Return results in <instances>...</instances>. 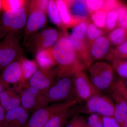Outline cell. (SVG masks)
<instances>
[{
  "label": "cell",
  "mask_w": 127,
  "mask_h": 127,
  "mask_svg": "<svg viewBox=\"0 0 127 127\" xmlns=\"http://www.w3.org/2000/svg\"><path fill=\"white\" fill-rule=\"evenodd\" d=\"M2 9V0H0V13Z\"/></svg>",
  "instance_id": "cell-42"
},
{
  "label": "cell",
  "mask_w": 127,
  "mask_h": 127,
  "mask_svg": "<svg viewBox=\"0 0 127 127\" xmlns=\"http://www.w3.org/2000/svg\"><path fill=\"white\" fill-rule=\"evenodd\" d=\"M90 80L100 92L113 88L114 70L112 66L103 62H96L89 67Z\"/></svg>",
  "instance_id": "cell-4"
},
{
  "label": "cell",
  "mask_w": 127,
  "mask_h": 127,
  "mask_svg": "<svg viewBox=\"0 0 127 127\" xmlns=\"http://www.w3.org/2000/svg\"><path fill=\"white\" fill-rule=\"evenodd\" d=\"M55 1L64 25L67 28L75 27V24L69 14L65 1L64 0H55Z\"/></svg>",
  "instance_id": "cell-23"
},
{
  "label": "cell",
  "mask_w": 127,
  "mask_h": 127,
  "mask_svg": "<svg viewBox=\"0 0 127 127\" xmlns=\"http://www.w3.org/2000/svg\"><path fill=\"white\" fill-rule=\"evenodd\" d=\"M23 55L16 33L10 32L0 41V70L12 62L20 60Z\"/></svg>",
  "instance_id": "cell-7"
},
{
  "label": "cell",
  "mask_w": 127,
  "mask_h": 127,
  "mask_svg": "<svg viewBox=\"0 0 127 127\" xmlns=\"http://www.w3.org/2000/svg\"><path fill=\"white\" fill-rule=\"evenodd\" d=\"M103 127H121L113 117H102Z\"/></svg>",
  "instance_id": "cell-37"
},
{
  "label": "cell",
  "mask_w": 127,
  "mask_h": 127,
  "mask_svg": "<svg viewBox=\"0 0 127 127\" xmlns=\"http://www.w3.org/2000/svg\"><path fill=\"white\" fill-rule=\"evenodd\" d=\"M107 37L113 46L117 47L127 40V30L116 28L109 32Z\"/></svg>",
  "instance_id": "cell-22"
},
{
  "label": "cell",
  "mask_w": 127,
  "mask_h": 127,
  "mask_svg": "<svg viewBox=\"0 0 127 127\" xmlns=\"http://www.w3.org/2000/svg\"><path fill=\"white\" fill-rule=\"evenodd\" d=\"M108 12L102 9L91 14V20L97 27L104 29L105 22Z\"/></svg>",
  "instance_id": "cell-28"
},
{
  "label": "cell",
  "mask_w": 127,
  "mask_h": 127,
  "mask_svg": "<svg viewBox=\"0 0 127 127\" xmlns=\"http://www.w3.org/2000/svg\"><path fill=\"white\" fill-rule=\"evenodd\" d=\"M81 102L78 100H75L55 103L37 109L33 112L26 127H43L53 116L64 109Z\"/></svg>",
  "instance_id": "cell-6"
},
{
  "label": "cell",
  "mask_w": 127,
  "mask_h": 127,
  "mask_svg": "<svg viewBox=\"0 0 127 127\" xmlns=\"http://www.w3.org/2000/svg\"><path fill=\"white\" fill-rule=\"evenodd\" d=\"M114 104L113 100L101 94L95 95L82 106L78 114H97L102 117H113Z\"/></svg>",
  "instance_id": "cell-8"
},
{
  "label": "cell",
  "mask_w": 127,
  "mask_h": 127,
  "mask_svg": "<svg viewBox=\"0 0 127 127\" xmlns=\"http://www.w3.org/2000/svg\"><path fill=\"white\" fill-rule=\"evenodd\" d=\"M104 1L103 0H86V5L91 14L102 9Z\"/></svg>",
  "instance_id": "cell-34"
},
{
  "label": "cell",
  "mask_w": 127,
  "mask_h": 127,
  "mask_svg": "<svg viewBox=\"0 0 127 127\" xmlns=\"http://www.w3.org/2000/svg\"><path fill=\"white\" fill-rule=\"evenodd\" d=\"M94 127H103V124L102 119V120L100 121Z\"/></svg>",
  "instance_id": "cell-40"
},
{
  "label": "cell",
  "mask_w": 127,
  "mask_h": 127,
  "mask_svg": "<svg viewBox=\"0 0 127 127\" xmlns=\"http://www.w3.org/2000/svg\"><path fill=\"white\" fill-rule=\"evenodd\" d=\"M47 14L51 21L57 25L59 29L65 27L62 22L55 0H49Z\"/></svg>",
  "instance_id": "cell-26"
},
{
  "label": "cell",
  "mask_w": 127,
  "mask_h": 127,
  "mask_svg": "<svg viewBox=\"0 0 127 127\" xmlns=\"http://www.w3.org/2000/svg\"><path fill=\"white\" fill-rule=\"evenodd\" d=\"M47 22V14L37 8L32 0L30 1L29 14L25 26L23 43L28 37L45 26Z\"/></svg>",
  "instance_id": "cell-12"
},
{
  "label": "cell",
  "mask_w": 127,
  "mask_h": 127,
  "mask_svg": "<svg viewBox=\"0 0 127 127\" xmlns=\"http://www.w3.org/2000/svg\"><path fill=\"white\" fill-rule=\"evenodd\" d=\"M59 30L60 36L52 47L57 77H73L86 67L69 39L67 28Z\"/></svg>",
  "instance_id": "cell-1"
},
{
  "label": "cell",
  "mask_w": 127,
  "mask_h": 127,
  "mask_svg": "<svg viewBox=\"0 0 127 127\" xmlns=\"http://www.w3.org/2000/svg\"><path fill=\"white\" fill-rule=\"evenodd\" d=\"M114 49L107 37L103 36L98 38L89 48L87 68H89L96 60L106 59L112 61Z\"/></svg>",
  "instance_id": "cell-10"
},
{
  "label": "cell",
  "mask_w": 127,
  "mask_h": 127,
  "mask_svg": "<svg viewBox=\"0 0 127 127\" xmlns=\"http://www.w3.org/2000/svg\"><path fill=\"white\" fill-rule=\"evenodd\" d=\"M32 1L37 8L47 14L49 0H32Z\"/></svg>",
  "instance_id": "cell-38"
},
{
  "label": "cell",
  "mask_w": 127,
  "mask_h": 127,
  "mask_svg": "<svg viewBox=\"0 0 127 127\" xmlns=\"http://www.w3.org/2000/svg\"><path fill=\"white\" fill-rule=\"evenodd\" d=\"M29 117V112L21 106L7 111L2 127H26Z\"/></svg>",
  "instance_id": "cell-16"
},
{
  "label": "cell",
  "mask_w": 127,
  "mask_h": 127,
  "mask_svg": "<svg viewBox=\"0 0 127 127\" xmlns=\"http://www.w3.org/2000/svg\"><path fill=\"white\" fill-rule=\"evenodd\" d=\"M65 1L75 26L82 22L91 20V14L87 7L85 0Z\"/></svg>",
  "instance_id": "cell-15"
},
{
  "label": "cell",
  "mask_w": 127,
  "mask_h": 127,
  "mask_svg": "<svg viewBox=\"0 0 127 127\" xmlns=\"http://www.w3.org/2000/svg\"><path fill=\"white\" fill-rule=\"evenodd\" d=\"M116 9L110 11L107 14L104 29L107 32H110L118 27V14Z\"/></svg>",
  "instance_id": "cell-27"
},
{
  "label": "cell",
  "mask_w": 127,
  "mask_h": 127,
  "mask_svg": "<svg viewBox=\"0 0 127 127\" xmlns=\"http://www.w3.org/2000/svg\"><path fill=\"white\" fill-rule=\"evenodd\" d=\"M112 58V61L127 60V40L114 49Z\"/></svg>",
  "instance_id": "cell-32"
},
{
  "label": "cell",
  "mask_w": 127,
  "mask_h": 127,
  "mask_svg": "<svg viewBox=\"0 0 127 127\" xmlns=\"http://www.w3.org/2000/svg\"><path fill=\"white\" fill-rule=\"evenodd\" d=\"M45 94L49 103L79 101L75 93L73 77H57Z\"/></svg>",
  "instance_id": "cell-3"
},
{
  "label": "cell",
  "mask_w": 127,
  "mask_h": 127,
  "mask_svg": "<svg viewBox=\"0 0 127 127\" xmlns=\"http://www.w3.org/2000/svg\"><path fill=\"white\" fill-rule=\"evenodd\" d=\"M73 81L77 98L81 102H87L93 96L100 94V92L82 72L73 76Z\"/></svg>",
  "instance_id": "cell-13"
},
{
  "label": "cell",
  "mask_w": 127,
  "mask_h": 127,
  "mask_svg": "<svg viewBox=\"0 0 127 127\" xmlns=\"http://www.w3.org/2000/svg\"><path fill=\"white\" fill-rule=\"evenodd\" d=\"M6 111L0 104V127H2L4 120Z\"/></svg>",
  "instance_id": "cell-39"
},
{
  "label": "cell",
  "mask_w": 127,
  "mask_h": 127,
  "mask_svg": "<svg viewBox=\"0 0 127 127\" xmlns=\"http://www.w3.org/2000/svg\"><path fill=\"white\" fill-rule=\"evenodd\" d=\"M0 80L8 87L20 92L26 83L23 80L22 71L19 60L10 63L1 70Z\"/></svg>",
  "instance_id": "cell-11"
},
{
  "label": "cell",
  "mask_w": 127,
  "mask_h": 127,
  "mask_svg": "<svg viewBox=\"0 0 127 127\" xmlns=\"http://www.w3.org/2000/svg\"><path fill=\"white\" fill-rule=\"evenodd\" d=\"M122 79V81L124 85L127 87V78L124 79Z\"/></svg>",
  "instance_id": "cell-41"
},
{
  "label": "cell",
  "mask_w": 127,
  "mask_h": 127,
  "mask_svg": "<svg viewBox=\"0 0 127 127\" xmlns=\"http://www.w3.org/2000/svg\"><path fill=\"white\" fill-rule=\"evenodd\" d=\"M57 77L55 69H42L39 67L27 82V84L46 92Z\"/></svg>",
  "instance_id": "cell-14"
},
{
  "label": "cell",
  "mask_w": 127,
  "mask_h": 127,
  "mask_svg": "<svg viewBox=\"0 0 127 127\" xmlns=\"http://www.w3.org/2000/svg\"><path fill=\"white\" fill-rule=\"evenodd\" d=\"M116 10L118 14V27L127 30V5L123 2Z\"/></svg>",
  "instance_id": "cell-31"
},
{
  "label": "cell",
  "mask_w": 127,
  "mask_h": 127,
  "mask_svg": "<svg viewBox=\"0 0 127 127\" xmlns=\"http://www.w3.org/2000/svg\"><path fill=\"white\" fill-rule=\"evenodd\" d=\"M107 32L104 29L97 27L91 21L89 25L87 34L86 41L88 47L98 38L105 36Z\"/></svg>",
  "instance_id": "cell-25"
},
{
  "label": "cell",
  "mask_w": 127,
  "mask_h": 127,
  "mask_svg": "<svg viewBox=\"0 0 127 127\" xmlns=\"http://www.w3.org/2000/svg\"><path fill=\"white\" fill-rule=\"evenodd\" d=\"M112 62V66L121 77L120 79L127 78V60H114Z\"/></svg>",
  "instance_id": "cell-29"
},
{
  "label": "cell",
  "mask_w": 127,
  "mask_h": 127,
  "mask_svg": "<svg viewBox=\"0 0 127 127\" xmlns=\"http://www.w3.org/2000/svg\"><path fill=\"white\" fill-rule=\"evenodd\" d=\"M21 106L28 112L34 111L46 106L49 103L46 97L45 92L27 83L20 91Z\"/></svg>",
  "instance_id": "cell-9"
},
{
  "label": "cell",
  "mask_w": 127,
  "mask_h": 127,
  "mask_svg": "<svg viewBox=\"0 0 127 127\" xmlns=\"http://www.w3.org/2000/svg\"><path fill=\"white\" fill-rule=\"evenodd\" d=\"M1 70L0 65V70Z\"/></svg>",
  "instance_id": "cell-43"
},
{
  "label": "cell",
  "mask_w": 127,
  "mask_h": 127,
  "mask_svg": "<svg viewBox=\"0 0 127 127\" xmlns=\"http://www.w3.org/2000/svg\"><path fill=\"white\" fill-rule=\"evenodd\" d=\"M80 103H78L64 109L56 116H53L43 127H64L73 116L78 114V111L82 107L80 106Z\"/></svg>",
  "instance_id": "cell-18"
},
{
  "label": "cell",
  "mask_w": 127,
  "mask_h": 127,
  "mask_svg": "<svg viewBox=\"0 0 127 127\" xmlns=\"http://www.w3.org/2000/svg\"><path fill=\"white\" fill-rule=\"evenodd\" d=\"M91 22V20L85 21L76 25L73 27L71 34L69 36L78 40L87 41V32Z\"/></svg>",
  "instance_id": "cell-24"
},
{
  "label": "cell",
  "mask_w": 127,
  "mask_h": 127,
  "mask_svg": "<svg viewBox=\"0 0 127 127\" xmlns=\"http://www.w3.org/2000/svg\"><path fill=\"white\" fill-rule=\"evenodd\" d=\"M35 54V61L39 68L49 69L57 65L53 53L52 48L39 50Z\"/></svg>",
  "instance_id": "cell-20"
},
{
  "label": "cell",
  "mask_w": 127,
  "mask_h": 127,
  "mask_svg": "<svg viewBox=\"0 0 127 127\" xmlns=\"http://www.w3.org/2000/svg\"><path fill=\"white\" fill-rule=\"evenodd\" d=\"M123 2L119 0H107L104 1L103 10L108 12L112 10L116 9L122 4Z\"/></svg>",
  "instance_id": "cell-35"
},
{
  "label": "cell",
  "mask_w": 127,
  "mask_h": 127,
  "mask_svg": "<svg viewBox=\"0 0 127 127\" xmlns=\"http://www.w3.org/2000/svg\"><path fill=\"white\" fill-rule=\"evenodd\" d=\"M60 34V31L56 28L44 27L31 35L24 44L28 51L36 53L39 50L52 48Z\"/></svg>",
  "instance_id": "cell-5"
},
{
  "label": "cell",
  "mask_w": 127,
  "mask_h": 127,
  "mask_svg": "<svg viewBox=\"0 0 127 127\" xmlns=\"http://www.w3.org/2000/svg\"><path fill=\"white\" fill-rule=\"evenodd\" d=\"M65 127H87V122L83 117L76 114L69 119Z\"/></svg>",
  "instance_id": "cell-33"
},
{
  "label": "cell",
  "mask_w": 127,
  "mask_h": 127,
  "mask_svg": "<svg viewBox=\"0 0 127 127\" xmlns=\"http://www.w3.org/2000/svg\"><path fill=\"white\" fill-rule=\"evenodd\" d=\"M30 1L21 8L3 11L0 14V41L9 33H16L25 27L29 14Z\"/></svg>",
  "instance_id": "cell-2"
},
{
  "label": "cell",
  "mask_w": 127,
  "mask_h": 127,
  "mask_svg": "<svg viewBox=\"0 0 127 127\" xmlns=\"http://www.w3.org/2000/svg\"><path fill=\"white\" fill-rule=\"evenodd\" d=\"M19 61L22 71L23 80L27 83L38 70L39 66L35 61L30 60L23 56L19 60Z\"/></svg>",
  "instance_id": "cell-21"
},
{
  "label": "cell",
  "mask_w": 127,
  "mask_h": 127,
  "mask_svg": "<svg viewBox=\"0 0 127 127\" xmlns=\"http://www.w3.org/2000/svg\"><path fill=\"white\" fill-rule=\"evenodd\" d=\"M0 104L6 112L21 106L20 93L10 87L5 89L0 96Z\"/></svg>",
  "instance_id": "cell-19"
},
{
  "label": "cell",
  "mask_w": 127,
  "mask_h": 127,
  "mask_svg": "<svg viewBox=\"0 0 127 127\" xmlns=\"http://www.w3.org/2000/svg\"><path fill=\"white\" fill-rule=\"evenodd\" d=\"M112 96L114 104L113 118L122 127L127 111V102L123 94L113 87Z\"/></svg>",
  "instance_id": "cell-17"
},
{
  "label": "cell",
  "mask_w": 127,
  "mask_h": 127,
  "mask_svg": "<svg viewBox=\"0 0 127 127\" xmlns=\"http://www.w3.org/2000/svg\"><path fill=\"white\" fill-rule=\"evenodd\" d=\"M29 0H2L3 11L20 9L25 6Z\"/></svg>",
  "instance_id": "cell-30"
},
{
  "label": "cell",
  "mask_w": 127,
  "mask_h": 127,
  "mask_svg": "<svg viewBox=\"0 0 127 127\" xmlns=\"http://www.w3.org/2000/svg\"><path fill=\"white\" fill-rule=\"evenodd\" d=\"M102 117L97 114H92L87 122V127H94L102 120Z\"/></svg>",
  "instance_id": "cell-36"
}]
</instances>
